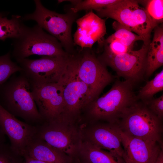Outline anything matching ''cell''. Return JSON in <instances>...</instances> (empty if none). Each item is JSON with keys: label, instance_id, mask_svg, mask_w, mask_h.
Here are the masks:
<instances>
[{"label": "cell", "instance_id": "cell-1", "mask_svg": "<svg viewBox=\"0 0 163 163\" xmlns=\"http://www.w3.org/2000/svg\"><path fill=\"white\" fill-rule=\"evenodd\" d=\"M134 83L117 80L104 95L89 103L83 110L81 119L85 122L116 124L125 110L138 101L133 91Z\"/></svg>", "mask_w": 163, "mask_h": 163}, {"label": "cell", "instance_id": "cell-2", "mask_svg": "<svg viewBox=\"0 0 163 163\" xmlns=\"http://www.w3.org/2000/svg\"><path fill=\"white\" fill-rule=\"evenodd\" d=\"M0 85V105L15 117L37 126L43 123L33 96L30 85L20 72Z\"/></svg>", "mask_w": 163, "mask_h": 163}, {"label": "cell", "instance_id": "cell-3", "mask_svg": "<svg viewBox=\"0 0 163 163\" xmlns=\"http://www.w3.org/2000/svg\"><path fill=\"white\" fill-rule=\"evenodd\" d=\"M115 124L131 136L163 145L162 120L141 101H137L126 109Z\"/></svg>", "mask_w": 163, "mask_h": 163}, {"label": "cell", "instance_id": "cell-4", "mask_svg": "<svg viewBox=\"0 0 163 163\" xmlns=\"http://www.w3.org/2000/svg\"><path fill=\"white\" fill-rule=\"evenodd\" d=\"M35 9L32 13L25 15L23 20H33L43 29L55 37L61 43L65 51L70 55L77 52L71 32L73 23L78 17L77 13L70 8L64 14L49 10L45 8L39 0H34Z\"/></svg>", "mask_w": 163, "mask_h": 163}, {"label": "cell", "instance_id": "cell-5", "mask_svg": "<svg viewBox=\"0 0 163 163\" xmlns=\"http://www.w3.org/2000/svg\"><path fill=\"white\" fill-rule=\"evenodd\" d=\"M12 57L17 61L32 55L68 56L60 42L37 24L25 25L20 37L14 39Z\"/></svg>", "mask_w": 163, "mask_h": 163}, {"label": "cell", "instance_id": "cell-6", "mask_svg": "<svg viewBox=\"0 0 163 163\" xmlns=\"http://www.w3.org/2000/svg\"><path fill=\"white\" fill-rule=\"evenodd\" d=\"M96 11L99 17L115 20L146 41L150 40L152 30L158 26L151 19L145 8L140 7L136 0H120L109 7Z\"/></svg>", "mask_w": 163, "mask_h": 163}, {"label": "cell", "instance_id": "cell-7", "mask_svg": "<svg viewBox=\"0 0 163 163\" xmlns=\"http://www.w3.org/2000/svg\"><path fill=\"white\" fill-rule=\"evenodd\" d=\"M79 122L63 119L44 122L36 126V135L72 157L77 153L82 140Z\"/></svg>", "mask_w": 163, "mask_h": 163}, {"label": "cell", "instance_id": "cell-8", "mask_svg": "<svg viewBox=\"0 0 163 163\" xmlns=\"http://www.w3.org/2000/svg\"><path fill=\"white\" fill-rule=\"evenodd\" d=\"M73 55L64 57L43 56L40 59L25 58L17 61L31 86L57 83L62 78Z\"/></svg>", "mask_w": 163, "mask_h": 163}, {"label": "cell", "instance_id": "cell-9", "mask_svg": "<svg viewBox=\"0 0 163 163\" xmlns=\"http://www.w3.org/2000/svg\"><path fill=\"white\" fill-rule=\"evenodd\" d=\"M90 49H82L78 52L76 62L78 77L89 89L90 102L99 97L104 88L114 79Z\"/></svg>", "mask_w": 163, "mask_h": 163}, {"label": "cell", "instance_id": "cell-10", "mask_svg": "<svg viewBox=\"0 0 163 163\" xmlns=\"http://www.w3.org/2000/svg\"><path fill=\"white\" fill-rule=\"evenodd\" d=\"M76 56L72 58L65 75L59 82L62 95L66 114L69 119H80L82 112L90 101V92L88 86L78 78L76 70Z\"/></svg>", "mask_w": 163, "mask_h": 163}, {"label": "cell", "instance_id": "cell-11", "mask_svg": "<svg viewBox=\"0 0 163 163\" xmlns=\"http://www.w3.org/2000/svg\"><path fill=\"white\" fill-rule=\"evenodd\" d=\"M150 40L144 42L142 48L117 55L105 52L98 59L106 66L111 68L118 76L134 84L145 76L147 52Z\"/></svg>", "mask_w": 163, "mask_h": 163}, {"label": "cell", "instance_id": "cell-12", "mask_svg": "<svg viewBox=\"0 0 163 163\" xmlns=\"http://www.w3.org/2000/svg\"><path fill=\"white\" fill-rule=\"evenodd\" d=\"M31 89L43 123L68 119L62 87L59 82L31 86Z\"/></svg>", "mask_w": 163, "mask_h": 163}, {"label": "cell", "instance_id": "cell-13", "mask_svg": "<svg viewBox=\"0 0 163 163\" xmlns=\"http://www.w3.org/2000/svg\"><path fill=\"white\" fill-rule=\"evenodd\" d=\"M82 123L81 127L83 139L99 148L122 157L123 149L115 124L102 122Z\"/></svg>", "mask_w": 163, "mask_h": 163}, {"label": "cell", "instance_id": "cell-14", "mask_svg": "<svg viewBox=\"0 0 163 163\" xmlns=\"http://www.w3.org/2000/svg\"><path fill=\"white\" fill-rule=\"evenodd\" d=\"M0 128L9 138L12 148L22 155L37 133L36 126L19 120L0 105Z\"/></svg>", "mask_w": 163, "mask_h": 163}, {"label": "cell", "instance_id": "cell-15", "mask_svg": "<svg viewBox=\"0 0 163 163\" xmlns=\"http://www.w3.org/2000/svg\"><path fill=\"white\" fill-rule=\"evenodd\" d=\"M123 149L122 158L126 163H153L163 145L153 144L131 136L117 126Z\"/></svg>", "mask_w": 163, "mask_h": 163}, {"label": "cell", "instance_id": "cell-16", "mask_svg": "<svg viewBox=\"0 0 163 163\" xmlns=\"http://www.w3.org/2000/svg\"><path fill=\"white\" fill-rule=\"evenodd\" d=\"M77 28L73 36L75 45L91 49L96 42L101 41L106 34L105 20L90 11L75 21Z\"/></svg>", "mask_w": 163, "mask_h": 163}, {"label": "cell", "instance_id": "cell-17", "mask_svg": "<svg viewBox=\"0 0 163 163\" xmlns=\"http://www.w3.org/2000/svg\"><path fill=\"white\" fill-rule=\"evenodd\" d=\"M48 163H71L72 158L35 135L26 146L23 155Z\"/></svg>", "mask_w": 163, "mask_h": 163}, {"label": "cell", "instance_id": "cell-18", "mask_svg": "<svg viewBox=\"0 0 163 163\" xmlns=\"http://www.w3.org/2000/svg\"><path fill=\"white\" fill-rule=\"evenodd\" d=\"M72 157L80 163H126L121 156L99 148L82 138L77 153Z\"/></svg>", "mask_w": 163, "mask_h": 163}, {"label": "cell", "instance_id": "cell-19", "mask_svg": "<svg viewBox=\"0 0 163 163\" xmlns=\"http://www.w3.org/2000/svg\"><path fill=\"white\" fill-rule=\"evenodd\" d=\"M154 29L153 38L149 44L147 55L145 74L147 78L163 64V28L157 26Z\"/></svg>", "mask_w": 163, "mask_h": 163}, {"label": "cell", "instance_id": "cell-20", "mask_svg": "<svg viewBox=\"0 0 163 163\" xmlns=\"http://www.w3.org/2000/svg\"><path fill=\"white\" fill-rule=\"evenodd\" d=\"M22 21L18 15L12 16L11 19L6 16L0 18V40L4 41L8 38L19 37L25 26Z\"/></svg>", "mask_w": 163, "mask_h": 163}, {"label": "cell", "instance_id": "cell-21", "mask_svg": "<svg viewBox=\"0 0 163 163\" xmlns=\"http://www.w3.org/2000/svg\"><path fill=\"white\" fill-rule=\"evenodd\" d=\"M112 26L115 32L104 42H101L104 45H107L116 40L133 49L134 43L137 41L142 40L143 42L149 41H146L142 37L135 34L116 21L113 22Z\"/></svg>", "mask_w": 163, "mask_h": 163}, {"label": "cell", "instance_id": "cell-22", "mask_svg": "<svg viewBox=\"0 0 163 163\" xmlns=\"http://www.w3.org/2000/svg\"><path fill=\"white\" fill-rule=\"evenodd\" d=\"M163 90V70L157 73L154 78L147 81L146 84L139 91L137 96L138 100L147 104L157 93Z\"/></svg>", "mask_w": 163, "mask_h": 163}, {"label": "cell", "instance_id": "cell-23", "mask_svg": "<svg viewBox=\"0 0 163 163\" xmlns=\"http://www.w3.org/2000/svg\"><path fill=\"white\" fill-rule=\"evenodd\" d=\"M120 0H67L72 4L70 9L75 13L79 11H96L109 7L120 2Z\"/></svg>", "mask_w": 163, "mask_h": 163}, {"label": "cell", "instance_id": "cell-24", "mask_svg": "<svg viewBox=\"0 0 163 163\" xmlns=\"http://www.w3.org/2000/svg\"><path fill=\"white\" fill-rule=\"evenodd\" d=\"M22 69L11 59V52L0 56V85L7 81L14 74L20 72Z\"/></svg>", "mask_w": 163, "mask_h": 163}, {"label": "cell", "instance_id": "cell-25", "mask_svg": "<svg viewBox=\"0 0 163 163\" xmlns=\"http://www.w3.org/2000/svg\"><path fill=\"white\" fill-rule=\"evenodd\" d=\"M145 9L152 21L158 25L163 21V0L144 1Z\"/></svg>", "mask_w": 163, "mask_h": 163}, {"label": "cell", "instance_id": "cell-26", "mask_svg": "<svg viewBox=\"0 0 163 163\" xmlns=\"http://www.w3.org/2000/svg\"><path fill=\"white\" fill-rule=\"evenodd\" d=\"M23 156L13 149L10 145H0V163H24Z\"/></svg>", "mask_w": 163, "mask_h": 163}, {"label": "cell", "instance_id": "cell-27", "mask_svg": "<svg viewBox=\"0 0 163 163\" xmlns=\"http://www.w3.org/2000/svg\"><path fill=\"white\" fill-rule=\"evenodd\" d=\"M104 45H105L104 52L113 55L121 54L133 50L132 49L116 40L111 42L109 46Z\"/></svg>", "mask_w": 163, "mask_h": 163}, {"label": "cell", "instance_id": "cell-28", "mask_svg": "<svg viewBox=\"0 0 163 163\" xmlns=\"http://www.w3.org/2000/svg\"><path fill=\"white\" fill-rule=\"evenodd\" d=\"M150 110L160 119L163 117V94L160 97L151 99L146 104Z\"/></svg>", "mask_w": 163, "mask_h": 163}, {"label": "cell", "instance_id": "cell-29", "mask_svg": "<svg viewBox=\"0 0 163 163\" xmlns=\"http://www.w3.org/2000/svg\"><path fill=\"white\" fill-rule=\"evenodd\" d=\"M24 159V163H48L45 162L37 160L27 155H23Z\"/></svg>", "mask_w": 163, "mask_h": 163}, {"label": "cell", "instance_id": "cell-30", "mask_svg": "<svg viewBox=\"0 0 163 163\" xmlns=\"http://www.w3.org/2000/svg\"><path fill=\"white\" fill-rule=\"evenodd\" d=\"M153 163H163V148L161 149L156 159Z\"/></svg>", "mask_w": 163, "mask_h": 163}, {"label": "cell", "instance_id": "cell-31", "mask_svg": "<svg viewBox=\"0 0 163 163\" xmlns=\"http://www.w3.org/2000/svg\"><path fill=\"white\" fill-rule=\"evenodd\" d=\"M5 136L0 128V145L5 143L6 141Z\"/></svg>", "mask_w": 163, "mask_h": 163}, {"label": "cell", "instance_id": "cell-32", "mask_svg": "<svg viewBox=\"0 0 163 163\" xmlns=\"http://www.w3.org/2000/svg\"><path fill=\"white\" fill-rule=\"evenodd\" d=\"M71 163H80L74 157H72Z\"/></svg>", "mask_w": 163, "mask_h": 163}, {"label": "cell", "instance_id": "cell-33", "mask_svg": "<svg viewBox=\"0 0 163 163\" xmlns=\"http://www.w3.org/2000/svg\"><path fill=\"white\" fill-rule=\"evenodd\" d=\"M4 13L0 12V18L2 17L5 16Z\"/></svg>", "mask_w": 163, "mask_h": 163}, {"label": "cell", "instance_id": "cell-34", "mask_svg": "<svg viewBox=\"0 0 163 163\" xmlns=\"http://www.w3.org/2000/svg\"></svg>", "mask_w": 163, "mask_h": 163}]
</instances>
